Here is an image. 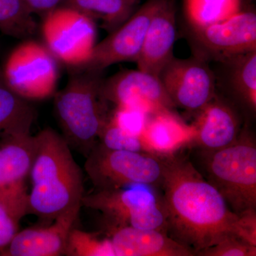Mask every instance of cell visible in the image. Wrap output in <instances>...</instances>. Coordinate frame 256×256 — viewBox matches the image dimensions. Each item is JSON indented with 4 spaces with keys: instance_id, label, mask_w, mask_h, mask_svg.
Returning a JSON list of instances; mask_svg holds the SVG:
<instances>
[{
    "instance_id": "8",
    "label": "cell",
    "mask_w": 256,
    "mask_h": 256,
    "mask_svg": "<svg viewBox=\"0 0 256 256\" xmlns=\"http://www.w3.org/2000/svg\"><path fill=\"white\" fill-rule=\"evenodd\" d=\"M42 32L56 60L74 68L86 63L96 44L95 22L68 6H58L45 15Z\"/></svg>"
},
{
    "instance_id": "5",
    "label": "cell",
    "mask_w": 256,
    "mask_h": 256,
    "mask_svg": "<svg viewBox=\"0 0 256 256\" xmlns=\"http://www.w3.org/2000/svg\"><path fill=\"white\" fill-rule=\"evenodd\" d=\"M85 170L96 190L128 184L158 186L164 172L163 156L114 150L97 142L86 156Z\"/></svg>"
},
{
    "instance_id": "1",
    "label": "cell",
    "mask_w": 256,
    "mask_h": 256,
    "mask_svg": "<svg viewBox=\"0 0 256 256\" xmlns=\"http://www.w3.org/2000/svg\"><path fill=\"white\" fill-rule=\"evenodd\" d=\"M164 172L159 188L173 238L194 252L236 235L256 246V213L242 216L229 208L220 192L185 156H163Z\"/></svg>"
},
{
    "instance_id": "23",
    "label": "cell",
    "mask_w": 256,
    "mask_h": 256,
    "mask_svg": "<svg viewBox=\"0 0 256 256\" xmlns=\"http://www.w3.org/2000/svg\"><path fill=\"white\" fill-rule=\"evenodd\" d=\"M33 109L24 99L0 82V133L22 128H31Z\"/></svg>"
},
{
    "instance_id": "4",
    "label": "cell",
    "mask_w": 256,
    "mask_h": 256,
    "mask_svg": "<svg viewBox=\"0 0 256 256\" xmlns=\"http://www.w3.org/2000/svg\"><path fill=\"white\" fill-rule=\"evenodd\" d=\"M200 151L202 169H196L220 192L229 208L239 216L256 212V144L247 126L230 146Z\"/></svg>"
},
{
    "instance_id": "15",
    "label": "cell",
    "mask_w": 256,
    "mask_h": 256,
    "mask_svg": "<svg viewBox=\"0 0 256 256\" xmlns=\"http://www.w3.org/2000/svg\"><path fill=\"white\" fill-rule=\"evenodd\" d=\"M192 126L195 134L190 146L205 151L230 146L238 139L244 128L234 106L216 94L196 114Z\"/></svg>"
},
{
    "instance_id": "31",
    "label": "cell",
    "mask_w": 256,
    "mask_h": 256,
    "mask_svg": "<svg viewBox=\"0 0 256 256\" xmlns=\"http://www.w3.org/2000/svg\"><path fill=\"white\" fill-rule=\"evenodd\" d=\"M248 1H252V0H248Z\"/></svg>"
},
{
    "instance_id": "18",
    "label": "cell",
    "mask_w": 256,
    "mask_h": 256,
    "mask_svg": "<svg viewBox=\"0 0 256 256\" xmlns=\"http://www.w3.org/2000/svg\"><path fill=\"white\" fill-rule=\"evenodd\" d=\"M192 124H186L174 110L151 114L142 134L146 144L158 156H171L190 146L194 137Z\"/></svg>"
},
{
    "instance_id": "30",
    "label": "cell",
    "mask_w": 256,
    "mask_h": 256,
    "mask_svg": "<svg viewBox=\"0 0 256 256\" xmlns=\"http://www.w3.org/2000/svg\"><path fill=\"white\" fill-rule=\"evenodd\" d=\"M130 1L132 2L136 3V4L139 0H130Z\"/></svg>"
},
{
    "instance_id": "12",
    "label": "cell",
    "mask_w": 256,
    "mask_h": 256,
    "mask_svg": "<svg viewBox=\"0 0 256 256\" xmlns=\"http://www.w3.org/2000/svg\"><path fill=\"white\" fill-rule=\"evenodd\" d=\"M202 50L197 55L206 60L224 62L242 54L256 50V14L240 11L223 22L193 30Z\"/></svg>"
},
{
    "instance_id": "32",
    "label": "cell",
    "mask_w": 256,
    "mask_h": 256,
    "mask_svg": "<svg viewBox=\"0 0 256 256\" xmlns=\"http://www.w3.org/2000/svg\"></svg>"
},
{
    "instance_id": "21",
    "label": "cell",
    "mask_w": 256,
    "mask_h": 256,
    "mask_svg": "<svg viewBox=\"0 0 256 256\" xmlns=\"http://www.w3.org/2000/svg\"><path fill=\"white\" fill-rule=\"evenodd\" d=\"M229 66V82L236 95L252 112L256 110V50L234 57Z\"/></svg>"
},
{
    "instance_id": "27",
    "label": "cell",
    "mask_w": 256,
    "mask_h": 256,
    "mask_svg": "<svg viewBox=\"0 0 256 256\" xmlns=\"http://www.w3.org/2000/svg\"><path fill=\"white\" fill-rule=\"evenodd\" d=\"M150 116L138 109L118 106L110 116V119L126 132L142 136Z\"/></svg>"
},
{
    "instance_id": "10",
    "label": "cell",
    "mask_w": 256,
    "mask_h": 256,
    "mask_svg": "<svg viewBox=\"0 0 256 256\" xmlns=\"http://www.w3.org/2000/svg\"><path fill=\"white\" fill-rule=\"evenodd\" d=\"M160 0H148L108 36L96 44L82 70L102 72L114 64L137 62L146 30Z\"/></svg>"
},
{
    "instance_id": "7",
    "label": "cell",
    "mask_w": 256,
    "mask_h": 256,
    "mask_svg": "<svg viewBox=\"0 0 256 256\" xmlns=\"http://www.w3.org/2000/svg\"><path fill=\"white\" fill-rule=\"evenodd\" d=\"M3 78L4 85L24 100L46 98L56 88V58L45 45L26 40L6 58Z\"/></svg>"
},
{
    "instance_id": "6",
    "label": "cell",
    "mask_w": 256,
    "mask_h": 256,
    "mask_svg": "<svg viewBox=\"0 0 256 256\" xmlns=\"http://www.w3.org/2000/svg\"><path fill=\"white\" fill-rule=\"evenodd\" d=\"M82 206L100 212L108 225L128 226L168 232V222L161 200L148 188L96 190L84 196Z\"/></svg>"
},
{
    "instance_id": "9",
    "label": "cell",
    "mask_w": 256,
    "mask_h": 256,
    "mask_svg": "<svg viewBox=\"0 0 256 256\" xmlns=\"http://www.w3.org/2000/svg\"><path fill=\"white\" fill-rule=\"evenodd\" d=\"M159 78L175 107L188 112L198 114L216 94L214 74L207 60L198 56L174 57Z\"/></svg>"
},
{
    "instance_id": "14",
    "label": "cell",
    "mask_w": 256,
    "mask_h": 256,
    "mask_svg": "<svg viewBox=\"0 0 256 256\" xmlns=\"http://www.w3.org/2000/svg\"><path fill=\"white\" fill-rule=\"evenodd\" d=\"M82 206L70 208L46 226L18 232L0 252L1 256H58L65 255L67 242Z\"/></svg>"
},
{
    "instance_id": "3",
    "label": "cell",
    "mask_w": 256,
    "mask_h": 256,
    "mask_svg": "<svg viewBox=\"0 0 256 256\" xmlns=\"http://www.w3.org/2000/svg\"><path fill=\"white\" fill-rule=\"evenodd\" d=\"M55 97V112L69 146L86 158L108 122L102 72L76 69Z\"/></svg>"
},
{
    "instance_id": "24",
    "label": "cell",
    "mask_w": 256,
    "mask_h": 256,
    "mask_svg": "<svg viewBox=\"0 0 256 256\" xmlns=\"http://www.w3.org/2000/svg\"><path fill=\"white\" fill-rule=\"evenodd\" d=\"M66 256H116L110 238H100L98 234L73 228L69 235Z\"/></svg>"
},
{
    "instance_id": "28",
    "label": "cell",
    "mask_w": 256,
    "mask_h": 256,
    "mask_svg": "<svg viewBox=\"0 0 256 256\" xmlns=\"http://www.w3.org/2000/svg\"><path fill=\"white\" fill-rule=\"evenodd\" d=\"M200 256H256V246L236 235L226 237L222 242L198 252Z\"/></svg>"
},
{
    "instance_id": "2",
    "label": "cell",
    "mask_w": 256,
    "mask_h": 256,
    "mask_svg": "<svg viewBox=\"0 0 256 256\" xmlns=\"http://www.w3.org/2000/svg\"><path fill=\"white\" fill-rule=\"evenodd\" d=\"M35 139L28 214L53 220L70 208L82 206V171L65 138L52 128L42 130Z\"/></svg>"
},
{
    "instance_id": "17",
    "label": "cell",
    "mask_w": 256,
    "mask_h": 256,
    "mask_svg": "<svg viewBox=\"0 0 256 256\" xmlns=\"http://www.w3.org/2000/svg\"><path fill=\"white\" fill-rule=\"evenodd\" d=\"M108 233L116 256H195L163 230L108 226Z\"/></svg>"
},
{
    "instance_id": "20",
    "label": "cell",
    "mask_w": 256,
    "mask_h": 256,
    "mask_svg": "<svg viewBox=\"0 0 256 256\" xmlns=\"http://www.w3.org/2000/svg\"><path fill=\"white\" fill-rule=\"evenodd\" d=\"M184 4L192 30L223 22L242 10V0H184Z\"/></svg>"
},
{
    "instance_id": "11",
    "label": "cell",
    "mask_w": 256,
    "mask_h": 256,
    "mask_svg": "<svg viewBox=\"0 0 256 256\" xmlns=\"http://www.w3.org/2000/svg\"><path fill=\"white\" fill-rule=\"evenodd\" d=\"M102 94L116 107L132 108L149 114L176 108L159 77L139 69L124 70L104 80Z\"/></svg>"
},
{
    "instance_id": "22",
    "label": "cell",
    "mask_w": 256,
    "mask_h": 256,
    "mask_svg": "<svg viewBox=\"0 0 256 256\" xmlns=\"http://www.w3.org/2000/svg\"><path fill=\"white\" fill-rule=\"evenodd\" d=\"M36 23L23 0H0V32L26 38L34 34Z\"/></svg>"
},
{
    "instance_id": "16",
    "label": "cell",
    "mask_w": 256,
    "mask_h": 256,
    "mask_svg": "<svg viewBox=\"0 0 256 256\" xmlns=\"http://www.w3.org/2000/svg\"><path fill=\"white\" fill-rule=\"evenodd\" d=\"M176 11L172 2L160 0L152 18L136 63L142 72L159 77L162 70L174 58Z\"/></svg>"
},
{
    "instance_id": "26",
    "label": "cell",
    "mask_w": 256,
    "mask_h": 256,
    "mask_svg": "<svg viewBox=\"0 0 256 256\" xmlns=\"http://www.w3.org/2000/svg\"><path fill=\"white\" fill-rule=\"evenodd\" d=\"M98 142L108 149L114 150L156 154L146 144L142 136H134L126 132L116 126L110 119H109L108 122L102 129Z\"/></svg>"
},
{
    "instance_id": "19",
    "label": "cell",
    "mask_w": 256,
    "mask_h": 256,
    "mask_svg": "<svg viewBox=\"0 0 256 256\" xmlns=\"http://www.w3.org/2000/svg\"><path fill=\"white\" fill-rule=\"evenodd\" d=\"M136 3L130 0H64L62 6L76 10L102 28L112 32L134 13Z\"/></svg>"
},
{
    "instance_id": "25",
    "label": "cell",
    "mask_w": 256,
    "mask_h": 256,
    "mask_svg": "<svg viewBox=\"0 0 256 256\" xmlns=\"http://www.w3.org/2000/svg\"><path fill=\"white\" fill-rule=\"evenodd\" d=\"M28 214V202L0 194V252L18 232L20 222Z\"/></svg>"
},
{
    "instance_id": "29",
    "label": "cell",
    "mask_w": 256,
    "mask_h": 256,
    "mask_svg": "<svg viewBox=\"0 0 256 256\" xmlns=\"http://www.w3.org/2000/svg\"><path fill=\"white\" fill-rule=\"evenodd\" d=\"M32 14L45 16L52 10L62 6L64 0H23Z\"/></svg>"
},
{
    "instance_id": "13",
    "label": "cell",
    "mask_w": 256,
    "mask_h": 256,
    "mask_svg": "<svg viewBox=\"0 0 256 256\" xmlns=\"http://www.w3.org/2000/svg\"><path fill=\"white\" fill-rule=\"evenodd\" d=\"M36 150L30 128L2 132L0 142V194L28 202L26 178L30 176Z\"/></svg>"
}]
</instances>
